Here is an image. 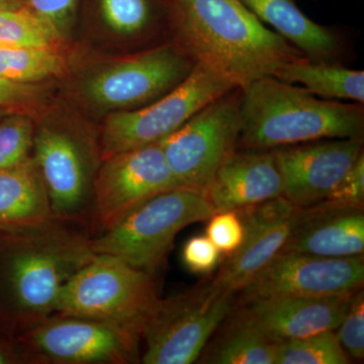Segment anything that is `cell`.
<instances>
[{"instance_id": "cell-16", "label": "cell", "mask_w": 364, "mask_h": 364, "mask_svg": "<svg viewBox=\"0 0 364 364\" xmlns=\"http://www.w3.org/2000/svg\"><path fill=\"white\" fill-rule=\"evenodd\" d=\"M353 294L246 299L236 313L267 338L280 343L335 331Z\"/></svg>"}, {"instance_id": "cell-33", "label": "cell", "mask_w": 364, "mask_h": 364, "mask_svg": "<svg viewBox=\"0 0 364 364\" xmlns=\"http://www.w3.org/2000/svg\"><path fill=\"white\" fill-rule=\"evenodd\" d=\"M80 0H26V6L60 33L73 23Z\"/></svg>"}, {"instance_id": "cell-13", "label": "cell", "mask_w": 364, "mask_h": 364, "mask_svg": "<svg viewBox=\"0 0 364 364\" xmlns=\"http://www.w3.org/2000/svg\"><path fill=\"white\" fill-rule=\"evenodd\" d=\"M363 256L330 258L282 251L240 289L241 301L275 296H331L363 289Z\"/></svg>"}, {"instance_id": "cell-11", "label": "cell", "mask_w": 364, "mask_h": 364, "mask_svg": "<svg viewBox=\"0 0 364 364\" xmlns=\"http://www.w3.org/2000/svg\"><path fill=\"white\" fill-rule=\"evenodd\" d=\"M178 186L160 142L112 155L100 163L93 181L90 225L107 231L150 198Z\"/></svg>"}, {"instance_id": "cell-36", "label": "cell", "mask_w": 364, "mask_h": 364, "mask_svg": "<svg viewBox=\"0 0 364 364\" xmlns=\"http://www.w3.org/2000/svg\"><path fill=\"white\" fill-rule=\"evenodd\" d=\"M11 114L9 111H6V109H1L0 107V122H1V119H4V117L6 116V114Z\"/></svg>"}, {"instance_id": "cell-27", "label": "cell", "mask_w": 364, "mask_h": 364, "mask_svg": "<svg viewBox=\"0 0 364 364\" xmlns=\"http://www.w3.org/2000/svg\"><path fill=\"white\" fill-rule=\"evenodd\" d=\"M33 117L11 112L0 122V169L26 161L33 148Z\"/></svg>"}, {"instance_id": "cell-14", "label": "cell", "mask_w": 364, "mask_h": 364, "mask_svg": "<svg viewBox=\"0 0 364 364\" xmlns=\"http://www.w3.org/2000/svg\"><path fill=\"white\" fill-rule=\"evenodd\" d=\"M363 139H325L273 149L282 196L299 208L323 202L363 153Z\"/></svg>"}, {"instance_id": "cell-21", "label": "cell", "mask_w": 364, "mask_h": 364, "mask_svg": "<svg viewBox=\"0 0 364 364\" xmlns=\"http://www.w3.org/2000/svg\"><path fill=\"white\" fill-rule=\"evenodd\" d=\"M273 77L303 85L309 92L326 100L364 104V72L341 63L316 62L301 57L279 67Z\"/></svg>"}, {"instance_id": "cell-29", "label": "cell", "mask_w": 364, "mask_h": 364, "mask_svg": "<svg viewBox=\"0 0 364 364\" xmlns=\"http://www.w3.org/2000/svg\"><path fill=\"white\" fill-rule=\"evenodd\" d=\"M244 235L243 222L236 210L215 212L208 220L205 236L226 257L240 248Z\"/></svg>"}, {"instance_id": "cell-5", "label": "cell", "mask_w": 364, "mask_h": 364, "mask_svg": "<svg viewBox=\"0 0 364 364\" xmlns=\"http://www.w3.org/2000/svg\"><path fill=\"white\" fill-rule=\"evenodd\" d=\"M235 294L213 280L177 296L159 298L141 329V363H195L233 312Z\"/></svg>"}, {"instance_id": "cell-24", "label": "cell", "mask_w": 364, "mask_h": 364, "mask_svg": "<svg viewBox=\"0 0 364 364\" xmlns=\"http://www.w3.org/2000/svg\"><path fill=\"white\" fill-rule=\"evenodd\" d=\"M66 62L52 48H0V77L23 83H37L61 75Z\"/></svg>"}, {"instance_id": "cell-31", "label": "cell", "mask_w": 364, "mask_h": 364, "mask_svg": "<svg viewBox=\"0 0 364 364\" xmlns=\"http://www.w3.org/2000/svg\"><path fill=\"white\" fill-rule=\"evenodd\" d=\"M363 202L364 155L361 153L351 169L323 203L337 208H363Z\"/></svg>"}, {"instance_id": "cell-17", "label": "cell", "mask_w": 364, "mask_h": 364, "mask_svg": "<svg viewBox=\"0 0 364 364\" xmlns=\"http://www.w3.org/2000/svg\"><path fill=\"white\" fill-rule=\"evenodd\" d=\"M215 212L252 207L282 196V181L272 150H235L220 165L203 191Z\"/></svg>"}, {"instance_id": "cell-7", "label": "cell", "mask_w": 364, "mask_h": 364, "mask_svg": "<svg viewBox=\"0 0 364 364\" xmlns=\"http://www.w3.org/2000/svg\"><path fill=\"white\" fill-rule=\"evenodd\" d=\"M158 299L152 273L114 256L97 254L61 289L55 313L114 323L141 333Z\"/></svg>"}, {"instance_id": "cell-32", "label": "cell", "mask_w": 364, "mask_h": 364, "mask_svg": "<svg viewBox=\"0 0 364 364\" xmlns=\"http://www.w3.org/2000/svg\"><path fill=\"white\" fill-rule=\"evenodd\" d=\"M221 252L205 235L191 237L182 249V261L188 270L198 274L214 272L221 259Z\"/></svg>"}, {"instance_id": "cell-1", "label": "cell", "mask_w": 364, "mask_h": 364, "mask_svg": "<svg viewBox=\"0 0 364 364\" xmlns=\"http://www.w3.org/2000/svg\"><path fill=\"white\" fill-rule=\"evenodd\" d=\"M91 238L55 217L0 228V328L11 338L55 313L61 289L97 255Z\"/></svg>"}, {"instance_id": "cell-10", "label": "cell", "mask_w": 364, "mask_h": 364, "mask_svg": "<svg viewBox=\"0 0 364 364\" xmlns=\"http://www.w3.org/2000/svg\"><path fill=\"white\" fill-rule=\"evenodd\" d=\"M196 62L176 44L150 48L100 69L86 80L91 102L109 109H136L181 85Z\"/></svg>"}, {"instance_id": "cell-15", "label": "cell", "mask_w": 364, "mask_h": 364, "mask_svg": "<svg viewBox=\"0 0 364 364\" xmlns=\"http://www.w3.org/2000/svg\"><path fill=\"white\" fill-rule=\"evenodd\" d=\"M243 222V243L223 263L214 282L238 293L287 243L301 208L284 196L236 210Z\"/></svg>"}, {"instance_id": "cell-28", "label": "cell", "mask_w": 364, "mask_h": 364, "mask_svg": "<svg viewBox=\"0 0 364 364\" xmlns=\"http://www.w3.org/2000/svg\"><path fill=\"white\" fill-rule=\"evenodd\" d=\"M336 336L347 355L363 360L364 358V294L358 289L352 296L344 318L338 326Z\"/></svg>"}, {"instance_id": "cell-20", "label": "cell", "mask_w": 364, "mask_h": 364, "mask_svg": "<svg viewBox=\"0 0 364 364\" xmlns=\"http://www.w3.org/2000/svg\"><path fill=\"white\" fill-rule=\"evenodd\" d=\"M51 218L49 196L33 158L0 169V228L30 226Z\"/></svg>"}, {"instance_id": "cell-18", "label": "cell", "mask_w": 364, "mask_h": 364, "mask_svg": "<svg viewBox=\"0 0 364 364\" xmlns=\"http://www.w3.org/2000/svg\"><path fill=\"white\" fill-rule=\"evenodd\" d=\"M363 210L333 207L323 202L301 208L293 234L282 251L330 258L363 256Z\"/></svg>"}, {"instance_id": "cell-22", "label": "cell", "mask_w": 364, "mask_h": 364, "mask_svg": "<svg viewBox=\"0 0 364 364\" xmlns=\"http://www.w3.org/2000/svg\"><path fill=\"white\" fill-rule=\"evenodd\" d=\"M215 339L203 349L200 363L274 364L277 344L235 313Z\"/></svg>"}, {"instance_id": "cell-3", "label": "cell", "mask_w": 364, "mask_h": 364, "mask_svg": "<svg viewBox=\"0 0 364 364\" xmlns=\"http://www.w3.org/2000/svg\"><path fill=\"white\" fill-rule=\"evenodd\" d=\"M363 105L318 98L267 76L242 90L237 149L273 150L325 139H363Z\"/></svg>"}, {"instance_id": "cell-30", "label": "cell", "mask_w": 364, "mask_h": 364, "mask_svg": "<svg viewBox=\"0 0 364 364\" xmlns=\"http://www.w3.org/2000/svg\"><path fill=\"white\" fill-rule=\"evenodd\" d=\"M44 90L36 83L16 82L0 77V107L33 117L44 107Z\"/></svg>"}, {"instance_id": "cell-6", "label": "cell", "mask_w": 364, "mask_h": 364, "mask_svg": "<svg viewBox=\"0 0 364 364\" xmlns=\"http://www.w3.org/2000/svg\"><path fill=\"white\" fill-rule=\"evenodd\" d=\"M141 342L133 328L58 313L13 338L20 360L33 364L140 363Z\"/></svg>"}, {"instance_id": "cell-35", "label": "cell", "mask_w": 364, "mask_h": 364, "mask_svg": "<svg viewBox=\"0 0 364 364\" xmlns=\"http://www.w3.org/2000/svg\"><path fill=\"white\" fill-rule=\"evenodd\" d=\"M26 6V0H0V11L20 9Z\"/></svg>"}, {"instance_id": "cell-9", "label": "cell", "mask_w": 364, "mask_h": 364, "mask_svg": "<svg viewBox=\"0 0 364 364\" xmlns=\"http://www.w3.org/2000/svg\"><path fill=\"white\" fill-rule=\"evenodd\" d=\"M241 102V88L228 91L160 141L179 186L203 193L220 165L237 150Z\"/></svg>"}, {"instance_id": "cell-12", "label": "cell", "mask_w": 364, "mask_h": 364, "mask_svg": "<svg viewBox=\"0 0 364 364\" xmlns=\"http://www.w3.org/2000/svg\"><path fill=\"white\" fill-rule=\"evenodd\" d=\"M33 161L49 196L53 217L90 225L93 181L102 158L69 132L43 127L33 136Z\"/></svg>"}, {"instance_id": "cell-19", "label": "cell", "mask_w": 364, "mask_h": 364, "mask_svg": "<svg viewBox=\"0 0 364 364\" xmlns=\"http://www.w3.org/2000/svg\"><path fill=\"white\" fill-rule=\"evenodd\" d=\"M264 25L316 62L340 63L344 44L335 31L311 20L294 0H239Z\"/></svg>"}, {"instance_id": "cell-2", "label": "cell", "mask_w": 364, "mask_h": 364, "mask_svg": "<svg viewBox=\"0 0 364 364\" xmlns=\"http://www.w3.org/2000/svg\"><path fill=\"white\" fill-rule=\"evenodd\" d=\"M168 1L176 44L241 90L305 57L239 0Z\"/></svg>"}, {"instance_id": "cell-4", "label": "cell", "mask_w": 364, "mask_h": 364, "mask_svg": "<svg viewBox=\"0 0 364 364\" xmlns=\"http://www.w3.org/2000/svg\"><path fill=\"white\" fill-rule=\"evenodd\" d=\"M215 210L203 191L178 186L139 205L116 226L91 238L95 254L114 256L154 273L164 262L176 235L205 222Z\"/></svg>"}, {"instance_id": "cell-25", "label": "cell", "mask_w": 364, "mask_h": 364, "mask_svg": "<svg viewBox=\"0 0 364 364\" xmlns=\"http://www.w3.org/2000/svg\"><path fill=\"white\" fill-rule=\"evenodd\" d=\"M61 35L28 6L0 11V48L58 49Z\"/></svg>"}, {"instance_id": "cell-8", "label": "cell", "mask_w": 364, "mask_h": 364, "mask_svg": "<svg viewBox=\"0 0 364 364\" xmlns=\"http://www.w3.org/2000/svg\"><path fill=\"white\" fill-rule=\"evenodd\" d=\"M236 86L203 64L162 97L136 109L114 112L100 133L102 160L136 148L160 142L181 128L208 102Z\"/></svg>"}, {"instance_id": "cell-26", "label": "cell", "mask_w": 364, "mask_h": 364, "mask_svg": "<svg viewBox=\"0 0 364 364\" xmlns=\"http://www.w3.org/2000/svg\"><path fill=\"white\" fill-rule=\"evenodd\" d=\"M349 358L334 331L277 344L274 364H347Z\"/></svg>"}, {"instance_id": "cell-34", "label": "cell", "mask_w": 364, "mask_h": 364, "mask_svg": "<svg viewBox=\"0 0 364 364\" xmlns=\"http://www.w3.org/2000/svg\"><path fill=\"white\" fill-rule=\"evenodd\" d=\"M13 363H20V358H18V354H16L14 345L11 344L9 347L0 345V364Z\"/></svg>"}, {"instance_id": "cell-23", "label": "cell", "mask_w": 364, "mask_h": 364, "mask_svg": "<svg viewBox=\"0 0 364 364\" xmlns=\"http://www.w3.org/2000/svg\"><path fill=\"white\" fill-rule=\"evenodd\" d=\"M100 20L112 32L126 38H144L163 18L170 20L168 0H95Z\"/></svg>"}]
</instances>
